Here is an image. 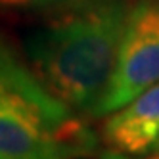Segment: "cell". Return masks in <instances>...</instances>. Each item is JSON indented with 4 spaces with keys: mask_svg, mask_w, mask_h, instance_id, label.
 <instances>
[{
    "mask_svg": "<svg viewBox=\"0 0 159 159\" xmlns=\"http://www.w3.org/2000/svg\"><path fill=\"white\" fill-rule=\"evenodd\" d=\"M129 0H71L25 39V61L50 92L77 113L94 111L113 79Z\"/></svg>",
    "mask_w": 159,
    "mask_h": 159,
    "instance_id": "cell-1",
    "label": "cell"
},
{
    "mask_svg": "<svg viewBox=\"0 0 159 159\" xmlns=\"http://www.w3.org/2000/svg\"><path fill=\"white\" fill-rule=\"evenodd\" d=\"M96 136L0 37V159H83Z\"/></svg>",
    "mask_w": 159,
    "mask_h": 159,
    "instance_id": "cell-2",
    "label": "cell"
},
{
    "mask_svg": "<svg viewBox=\"0 0 159 159\" xmlns=\"http://www.w3.org/2000/svg\"><path fill=\"white\" fill-rule=\"evenodd\" d=\"M159 83V0H136L130 6L113 79L94 117L125 107Z\"/></svg>",
    "mask_w": 159,
    "mask_h": 159,
    "instance_id": "cell-3",
    "label": "cell"
},
{
    "mask_svg": "<svg viewBox=\"0 0 159 159\" xmlns=\"http://www.w3.org/2000/svg\"><path fill=\"white\" fill-rule=\"evenodd\" d=\"M104 138L111 152L123 155H159V83L109 113Z\"/></svg>",
    "mask_w": 159,
    "mask_h": 159,
    "instance_id": "cell-4",
    "label": "cell"
},
{
    "mask_svg": "<svg viewBox=\"0 0 159 159\" xmlns=\"http://www.w3.org/2000/svg\"><path fill=\"white\" fill-rule=\"evenodd\" d=\"M65 0H0V6L4 8H42L61 4Z\"/></svg>",
    "mask_w": 159,
    "mask_h": 159,
    "instance_id": "cell-5",
    "label": "cell"
},
{
    "mask_svg": "<svg viewBox=\"0 0 159 159\" xmlns=\"http://www.w3.org/2000/svg\"><path fill=\"white\" fill-rule=\"evenodd\" d=\"M109 157H111V159H132V157H129V155H123V153H117V152H109ZM136 159H140V157H136ZM144 159H159V155H148V157H144Z\"/></svg>",
    "mask_w": 159,
    "mask_h": 159,
    "instance_id": "cell-6",
    "label": "cell"
},
{
    "mask_svg": "<svg viewBox=\"0 0 159 159\" xmlns=\"http://www.w3.org/2000/svg\"><path fill=\"white\" fill-rule=\"evenodd\" d=\"M102 159H111V157H109V153H106V155H104V157H102Z\"/></svg>",
    "mask_w": 159,
    "mask_h": 159,
    "instance_id": "cell-7",
    "label": "cell"
}]
</instances>
